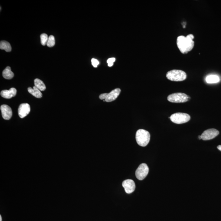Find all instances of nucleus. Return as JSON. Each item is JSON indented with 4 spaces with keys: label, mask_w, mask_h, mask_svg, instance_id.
<instances>
[{
    "label": "nucleus",
    "mask_w": 221,
    "mask_h": 221,
    "mask_svg": "<svg viewBox=\"0 0 221 221\" xmlns=\"http://www.w3.org/2000/svg\"><path fill=\"white\" fill-rule=\"evenodd\" d=\"M194 36L193 34H189L187 36H180L177 38V46L179 50L183 54H186L190 51L194 47L193 41Z\"/></svg>",
    "instance_id": "nucleus-1"
},
{
    "label": "nucleus",
    "mask_w": 221,
    "mask_h": 221,
    "mask_svg": "<svg viewBox=\"0 0 221 221\" xmlns=\"http://www.w3.org/2000/svg\"><path fill=\"white\" fill-rule=\"evenodd\" d=\"M150 133L143 129H138L136 132V139L138 144L142 147H145L150 141Z\"/></svg>",
    "instance_id": "nucleus-2"
},
{
    "label": "nucleus",
    "mask_w": 221,
    "mask_h": 221,
    "mask_svg": "<svg viewBox=\"0 0 221 221\" xmlns=\"http://www.w3.org/2000/svg\"><path fill=\"white\" fill-rule=\"evenodd\" d=\"M166 77L172 81H182L187 78V74L182 70H172L167 73Z\"/></svg>",
    "instance_id": "nucleus-3"
},
{
    "label": "nucleus",
    "mask_w": 221,
    "mask_h": 221,
    "mask_svg": "<svg viewBox=\"0 0 221 221\" xmlns=\"http://www.w3.org/2000/svg\"><path fill=\"white\" fill-rule=\"evenodd\" d=\"M171 121L177 124L186 123L190 120V115L186 113H174L170 117Z\"/></svg>",
    "instance_id": "nucleus-4"
},
{
    "label": "nucleus",
    "mask_w": 221,
    "mask_h": 221,
    "mask_svg": "<svg viewBox=\"0 0 221 221\" xmlns=\"http://www.w3.org/2000/svg\"><path fill=\"white\" fill-rule=\"evenodd\" d=\"M167 100L170 102L174 103L186 102L189 100V97L186 94L177 93L171 94L167 97Z\"/></svg>",
    "instance_id": "nucleus-5"
},
{
    "label": "nucleus",
    "mask_w": 221,
    "mask_h": 221,
    "mask_svg": "<svg viewBox=\"0 0 221 221\" xmlns=\"http://www.w3.org/2000/svg\"><path fill=\"white\" fill-rule=\"evenodd\" d=\"M149 167L146 164H142L139 166L136 171V176L138 180H143L148 175Z\"/></svg>",
    "instance_id": "nucleus-6"
},
{
    "label": "nucleus",
    "mask_w": 221,
    "mask_h": 221,
    "mask_svg": "<svg viewBox=\"0 0 221 221\" xmlns=\"http://www.w3.org/2000/svg\"><path fill=\"white\" fill-rule=\"evenodd\" d=\"M219 132L215 129H208L205 131L201 135V138L203 141H208L215 138L219 134Z\"/></svg>",
    "instance_id": "nucleus-7"
},
{
    "label": "nucleus",
    "mask_w": 221,
    "mask_h": 221,
    "mask_svg": "<svg viewBox=\"0 0 221 221\" xmlns=\"http://www.w3.org/2000/svg\"><path fill=\"white\" fill-rule=\"evenodd\" d=\"M122 186L124 188L125 191L128 194H131L135 190L136 185L134 180L132 179H126L124 180Z\"/></svg>",
    "instance_id": "nucleus-8"
},
{
    "label": "nucleus",
    "mask_w": 221,
    "mask_h": 221,
    "mask_svg": "<svg viewBox=\"0 0 221 221\" xmlns=\"http://www.w3.org/2000/svg\"><path fill=\"white\" fill-rule=\"evenodd\" d=\"M31 111L30 105L27 103L21 104L18 109V114L20 117L22 119L27 116Z\"/></svg>",
    "instance_id": "nucleus-9"
},
{
    "label": "nucleus",
    "mask_w": 221,
    "mask_h": 221,
    "mask_svg": "<svg viewBox=\"0 0 221 221\" xmlns=\"http://www.w3.org/2000/svg\"><path fill=\"white\" fill-rule=\"evenodd\" d=\"M2 117L5 120H8L11 119L12 115V110L10 106L3 105L1 106Z\"/></svg>",
    "instance_id": "nucleus-10"
},
{
    "label": "nucleus",
    "mask_w": 221,
    "mask_h": 221,
    "mask_svg": "<svg viewBox=\"0 0 221 221\" xmlns=\"http://www.w3.org/2000/svg\"><path fill=\"white\" fill-rule=\"evenodd\" d=\"M121 92V90L120 89H115L112 90L109 93H107V96L105 99L106 102H111L117 99L120 95Z\"/></svg>",
    "instance_id": "nucleus-11"
},
{
    "label": "nucleus",
    "mask_w": 221,
    "mask_h": 221,
    "mask_svg": "<svg viewBox=\"0 0 221 221\" xmlns=\"http://www.w3.org/2000/svg\"><path fill=\"white\" fill-rule=\"evenodd\" d=\"M17 92L15 88H11L10 90H5L1 91V95L3 98L10 99L16 96Z\"/></svg>",
    "instance_id": "nucleus-12"
},
{
    "label": "nucleus",
    "mask_w": 221,
    "mask_h": 221,
    "mask_svg": "<svg viewBox=\"0 0 221 221\" xmlns=\"http://www.w3.org/2000/svg\"><path fill=\"white\" fill-rule=\"evenodd\" d=\"M206 81L208 84H214L219 83L220 81V78L217 75H209L206 77Z\"/></svg>",
    "instance_id": "nucleus-13"
},
{
    "label": "nucleus",
    "mask_w": 221,
    "mask_h": 221,
    "mask_svg": "<svg viewBox=\"0 0 221 221\" xmlns=\"http://www.w3.org/2000/svg\"><path fill=\"white\" fill-rule=\"evenodd\" d=\"M28 91L29 93L31 94L32 95L36 97L37 98H41L42 96V93L41 91L38 89L35 86L33 87V88L31 87H29L28 89Z\"/></svg>",
    "instance_id": "nucleus-14"
},
{
    "label": "nucleus",
    "mask_w": 221,
    "mask_h": 221,
    "mask_svg": "<svg viewBox=\"0 0 221 221\" xmlns=\"http://www.w3.org/2000/svg\"><path fill=\"white\" fill-rule=\"evenodd\" d=\"M14 74L11 71L10 67H7L3 72V76L6 79H11L14 77Z\"/></svg>",
    "instance_id": "nucleus-15"
},
{
    "label": "nucleus",
    "mask_w": 221,
    "mask_h": 221,
    "mask_svg": "<svg viewBox=\"0 0 221 221\" xmlns=\"http://www.w3.org/2000/svg\"><path fill=\"white\" fill-rule=\"evenodd\" d=\"M34 86L40 91H44L46 89V86L44 83L39 79H36L34 80Z\"/></svg>",
    "instance_id": "nucleus-16"
},
{
    "label": "nucleus",
    "mask_w": 221,
    "mask_h": 221,
    "mask_svg": "<svg viewBox=\"0 0 221 221\" xmlns=\"http://www.w3.org/2000/svg\"><path fill=\"white\" fill-rule=\"evenodd\" d=\"M0 48L4 50L5 51L9 52L11 50V47L10 43L6 41H2L0 42Z\"/></svg>",
    "instance_id": "nucleus-17"
},
{
    "label": "nucleus",
    "mask_w": 221,
    "mask_h": 221,
    "mask_svg": "<svg viewBox=\"0 0 221 221\" xmlns=\"http://www.w3.org/2000/svg\"><path fill=\"white\" fill-rule=\"evenodd\" d=\"M40 38H41V44L43 46H45L47 44L48 39V35L47 34L45 33L41 34L40 35Z\"/></svg>",
    "instance_id": "nucleus-18"
},
{
    "label": "nucleus",
    "mask_w": 221,
    "mask_h": 221,
    "mask_svg": "<svg viewBox=\"0 0 221 221\" xmlns=\"http://www.w3.org/2000/svg\"><path fill=\"white\" fill-rule=\"evenodd\" d=\"M46 45L49 47H52L55 46V39L53 35L50 36Z\"/></svg>",
    "instance_id": "nucleus-19"
},
{
    "label": "nucleus",
    "mask_w": 221,
    "mask_h": 221,
    "mask_svg": "<svg viewBox=\"0 0 221 221\" xmlns=\"http://www.w3.org/2000/svg\"><path fill=\"white\" fill-rule=\"evenodd\" d=\"M91 63H92V65L95 68L97 67L99 64V61L94 58H93L91 60Z\"/></svg>",
    "instance_id": "nucleus-20"
},
{
    "label": "nucleus",
    "mask_w": 221,
    "mask_h": 221,
    "mask_svg": "<svg viewBox=\"0 0 221 221\" xmlns=\"http://www.w3.org/2000/svg\"><path fill=\"white\" fill-rule=\"evenodd\" d=\"M107 93H105L101 94L99 96V98L100 99H102V100H105L107 96Z\"/></svg>",
    "instance_id": "nucleus-21"
},
{
    "label": "nucleus",
    "mask_w": 221,
    "mask_h": 221,
    "mask_svg": "<svg viewBox=\"0 0 221 221\" xmlns=\"http://www.w3.org/2000/svg\"><path fill=\"white\" fill-rule=\"evenodd\" d=\"M115 58H109L107 60V62L108 64L109 63H113L115 62Z\"/></svg>",
    "instance_id": "nucleus-22"
},
{
    "label": "nucleus",
    "mask_w": 221,
    "mask_h": 221,
    "mask_svg": "<svg viewBox=\"0 0 221 221\" xmlns=\"http://www.w3.org/2000/svg\"><path fill=\"white\" fill-rule=\"evenodd\" d=\"M217 149H218L219 150H220V151H221V145H218V146L217 147Z\"/></svg>",
    "instance_id": "nucleus-23"
},
{
    "label": "nucleus",
    "mask_w": 221,
    "mask_h": 221,
    "mask_svg": "<svg viewBox=\"0 0 221 221\" xmlns=\"http://www.w3.org/2000/svg\"><path fill=\"white\" fill-rule=\"evenodd\" d=\"M113 63H109V64H108V65L109 67H111L113 65Z\"/></svg>",
    "instance_id": "nucleus-24"
},
{
    "label": "nucleus",
    "mask_w": 221,
    "mask_h": 221,
    "mask_svg": "<svg viewBox=\"0 0 221 221\" xmlns=\"http://www.w3.org/2000/svg\"><path fill=\"white\" fill-rule=\"evenodd\" d=\"M0 221H2V217L1 215H0Z\"/></svg>",
    "instance_id": "nucleus-25"
},
{
    "label": "nucleus",
    "mask_w": 221,
    "mask_h": 221,
    "mask_svg": "<svg viewBox=\"0 0 221 221\" xmlns=\"http://www.w3.org/2000/svg\"><path fill=\"white\" fill-rule=\"evenodd\" d=\"M199 138L200 139H202V138H201V136H199Z\"/></svg>",
    "instance_id": "nucleus-26"
}]
</instances>
